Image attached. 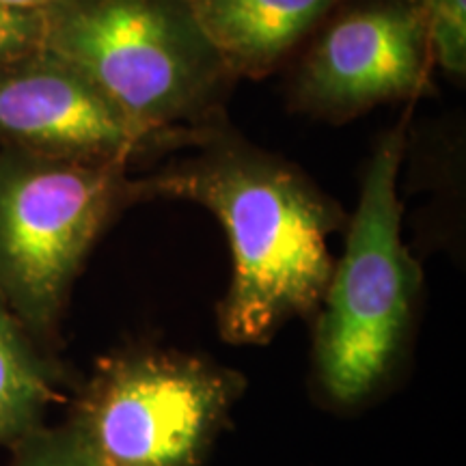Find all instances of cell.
<instances>
[{
	"label": "cell",
	"instance_id": "cell-12",
	"mask_svg": "<svg viewBox=\"0 0 466 466\" xmlns=\"http://www.w3.org/2000/svg\"><path fill=\"white\" fill-rule=\"evenodd\" d=\"M44 48L42 11L0 7V67Z\"/></svg>",
	"mask_w": 466,
	"mask_h": 466
},
{
	"label": "cell",
	"instance_id": "cell-4",
	"mask_svg": "<svg viewBox=\"0 0 466 466\" xmlns=\"http://www.w3.org/2000/svg\"><path fill=\"white\" fill-rule=\"evenodd\" d=\"M137 203L127 167L0 147V299L48 352L61 354L63 319L93 248Z\"/></svg>",
	"mask_w": 466,
	"mask_h": 466
},
{
	"label": "cell",
	"instance_id": "cell-3",
	"mask_svg": "<svg viewBox=\"0 0 466 466\" xmlns=\"http://www.w3.org/2000/svg\"><path fill=\"white\" fill-rule=\"evenodd\" d=\"M44 48L85 74L134 124L199 138L236 80L186 0H56Z\"/></svg>",
	"mask_w": 466,
	"mask_h": 466
},
{
	"label": "cell",
	"instance_id": "cell-6",
	"mask_svg": "<svg viewBox=\"0 0 466 466\" xmlns=\"http://www.w3.org/2000/svg\"><path fill=\"white\" fill-rule=\"evenodd\" d=\"M434 56L421 0H354L322 22L291 80V102L330 121L430 86Z\"/></svg>",
	"mask_w": 466,
	"mask_h": 466
},
{
	"label": "cell",
	"instance_id": "cell-5",
	"mask_svg": "<svg viewBox=\"0 0 466 466\" xmlns=\"http://www.w3.org/2000/svg\"><path fill=\"white\" fill-rule=\"evenodd\" d=\"M247 384L206 354L134 341L78 378L66 423L104 466H203Z\"/></svg>",
	"mask_w": 466,
	"mask_h": 466
},
{
	"label": "cell",
	"instance_id": "cell-10",
	"mask_svg": "<svg viewBox=\"0 0 466 466\" xmlns=\"http://www.w3.org/2000/svg\"><path fill=\"white\" fill-rule=\"evenodd\" d=\"M7 466H104L83 439L63 421L42 425L9 447Z\"/></svg>",
	"mask_w": 466,
	"mask_h": 466
},
{
	"label": "cell",
	"instance_id": "cell-1",
	"mask_svg": "<svg viewBox=\"0 0 466 466\" xmlns=\"http://www.w3.org/2000/svg\"><path fill=\"white\" fill-rule=\"evenodd\" d=\"M186 156L137 177L143 201H190L214 214L231 250L217 329L231 346H266L311 319L333 275L329 240L348 217L294 162L242 138L227 119Z\"/></svg>",
	"mask_w": 466,
	"mask_h": 466
},
{
	"label": "cell",
	"instance_id": "cell-2",
	"mask_svg": "<svg viewBox=\"0 0 466 466\" xmlns=\"http://www.w3.org/2000/svg\"><path fill=\"white\" fill-rule=\"evenodd\" d=\"M406 130L384 134L365 168L346 247L309 324V389L333 415H359L404 380L423 305V270L401 240L398 177Z\"/></svg>",
	"mask_w": 466,
	"mask_h": 466
},
{
	"label": "cell",
	"instance_id": "cell-13",
	"mask_svg": "<svg viewBox=\"0 0 466 466\" xmlns=\"http://www.w3.org/2000/svg\"><path fill=\"white\" fill-rule=\"evenodd\" d=\"M56 0H0V7H11V9H28V11H44L50 5H55Z\"/></svg>",
	"mask_w": 466,
	"mask_h": 466
},
{
	"label": "cell",
	"instance_id": "cell-9",
	"mask_svg": "<svg viewBox=\"0 0 466 466\" xmlns=\"http://www.w3.org/2000/svg\"><path fill=\"white\" fill-rule=\"evenodd\" d=\"M78 378L0 299V447L9 450L46 425L50 406L69 398Z\"/></svg>",
	"mask_w": 466,
	"mask_h": 466
},
{
	"label": "cell",
	"instance_id": "cell-11",
	"mask_svg": "<svg viewBox=\"0 0 466 466\" xmlns=\"http://www.w3.org/2000/svg\"><path fill=\"white\" fill-rule=\"evenodd\" d=\"M434 66L447 74L466 72V0H421Z\"/></svg>",
	"mask_w": 466,
	"mask_h": 466
},
{
	"label": "cell",
	"instance_id": "cell-8",
	"mask_svg": "<svg viewBox=\"0 0 466 466\" xmlns=\"http://www.w3.org/2000/svg\"><path fill=\"white\" fill-rule=\"evenodd\" d=\"M236 78H264L281 66L341 0H186Z\"/></svg>",
	"mask_w": 466,
	"mask_h": 466
},
{
	"label": "cell",
	"instance_id": "cell-7",
	"mask_svg": "<svg viewBox=\"0 0 466 466\" xmlns=\"http://www.w3.org/2000/svg\"><path fill=\"white\" fill-rule=\"evenodd\" d=\"M203 134L179 137L134 124L85 74L46 48L0 67L3 149L132 168L188 149Z\"/></svg>",
	"mask_w": 466,
	"mask_h": 466
}]
</instances>
